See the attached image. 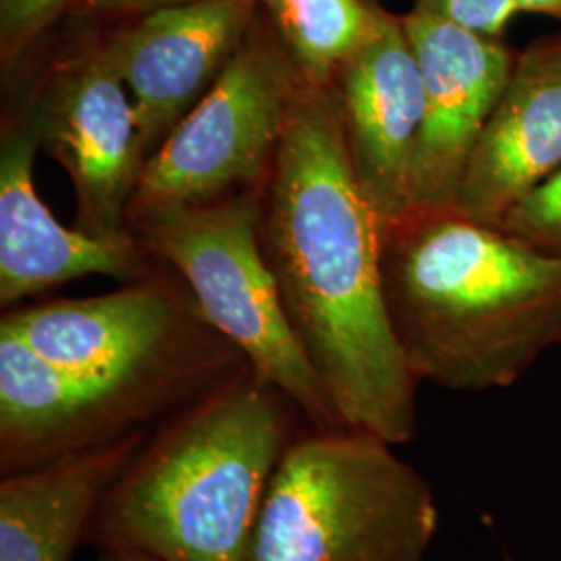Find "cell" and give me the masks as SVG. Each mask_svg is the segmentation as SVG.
<instances>
[{
    "label": "cell",
    "mask_w": 561,
    "mask_h": 561,
    "mask_svg": "<svg viewBox=\"0 0 561 561\" xmlns=\"http://www.w3.org/2000/svg\"><path fill=\"white\" fill-rule=\"evenodd\" d=\"M421 67L424 113L410 164V210H447L482 129L502 99L516 50L422 11L401 15Z\"/></svg>",
    "instance_id": "9c48e42d"
},
{
    "label": "cell",
    "mask_w": 561,
    "mask_h": 561,
    "mask_svg": "<svg viewBox=\"0 0 561 561\" xmlns=\"http://www.w3.org/2000/svg\"><path fill=\"white\" fill-rule=\"evenodd\" d=\"M560 169L561 34L516 55L451 210L502 227L507 213Z\"/></svg>",
    "instance_id": "4fadbf2b"
},
{
    "label": "cell",
    "mask_w": 561,
    "mask_h": 561,
    "mask_svg": "<svg viewBox=\"0 0 561 561\" xmlns=\"http://www.w3.org/2000/svg\"><path fill=\"white\" fill-rule=\"evenodd\" d=\"M331 88L350 161L382 229L410 210V164L424 113L421 67L401 15L379 4L373 32Z\"/></svg>",
    "instance_id": "8fae6325"
},
{
    "label": "cell",
    "mask_w": 561,
    "mask_h": 561,
    "mask_svg": "<svg viewBox=\"0 0 561 561\" xmlns=\"http://www.w3.org/2000/svg\"><path fill=\"white\" fill-rule=\"evenodd\" d=\"M381 231L387 308L419 381L507 389L561 347V254L451 208Z\"/></svg>",
    "instance_id": "7a4b0ae2"
},
{
    "label": "cell",
    "mask_w": 561,
    "mask_h": 561,
    "mask_svg": "<svg viewBox=\"0 0 561 561\" xmlns=\"http://www.w3.org/2000/svg\"><path fill=\"white\" fill-rule=\"evenodd\" d=\"M502 229L545 252L561 254V169L507 213Z\"/></svg>",
    "instance_id": "ac0fdd59"
},
{
    "label": "cell",
    "mask_w": 561,
    "mask_h": 561,
    "mask_svg": "<svg viewBox=\"0 0 561 561\" xmlns=\"http://www.w3.org/2000/svg\"><path fill=\"white\" fill-rule=\"evenodd\" d=\"M439 505L396 445L308 428L262 500L245 561H428Z\"/></svg>",
    "instance_id": "277c9868"
},
{
    "label": "cell",
    "mask_w": 561,
    "mask_h": 561,
    "mask_svg": "<svg viewBox=\"0 0 561 561\" xmlns=\"http://www.w3.org/2000/svg\"><path fill=\"white\" fill-rule=\"evenodd\" d=\"M262 250L289 327L343 428L419 433L416 389L382 285L379 215L350 161L333 88L304 81L262 198Z\"/></svg>",
    "instance_id": "6da1fadb"
},
{
    "label": "cell",
    "mask_w": 561,
    "mask_h": 561,
    "mask_svg": "<svg viewBox=\"0 0 561 561\" xmlns=\"http://www.w3.org/2000/svg\"><path fill=\"white\" fill-rule=\"evenodd\" d=\"M261 219V194L245 190L138 227L144 245L180 273L202 319L240 350L259 381L294 401L310 426L343 428L285 317Z\"/></svg>",
    "instance_id": "8992f818"
},
{
    "label": "cell",
    "mask_w": 561,
    "mask_h": 561,
    "mask_svg": "<svg viewBox=\"0 0 561 561\" xmlns=\"http://www.w3.org/2000/svg\"><path fill=\"white\" fill-rule=\"evenodd\" d=\"M0 329L108 389L146 424L167 421L248 368L240 350L202 319L192 298L159 283L9 308Z\"/></svg>",
    "instance_id": "5b68a950"
},
{
    "label": "cell",
    "mask_w": 561,
    "mask_h": 561,
    "mask_svg": "<svg viewBox=\"0 0 561 561\" xmlns=\"http://www.w3.org/2000/svg\"><path fill=\"white\" fill-rule=\"evenodd\" d=\"M259 0H194L125 18L102 44L134 101L146 161L245 41Z\"/></svg>",
    "instance_id": "30bf717a"
},
{
    "label": "cell",
    "mask_w": 561,
    "mask_h": 561,
    "mask_svg": "<svg viewBox=\"0 0 561 561\" xmlns=\"http://www.w3.org/2000/svg\"><path fill=\"white\" fill-rule=\"evenodd\" d=\"M518 13H537L561 21V0H516Z\"/></svg>",
    "instance_id": "44dd1931"
},
{
    "label": "cell",
    "mask_w": 561,
    "mask_h": 561,
    "mask_svg": "<svg viewBox=\"0 0 561 561\" xmlns=\"http://www.w3.org/2000/svg\"><path fill=\"white\" fill-rule=\"evenodd\" d=\"M96 561H159L136 551H123V549H102L96 556Z\"/></svg>",
    "instance_id": "7402d4cb"
},
{
    "label": "cell",
    "mask_w": 561,
    "mask_h": 561,
    "mask_svg": "<svg viewBox=\"0 0 561 561\" xmlns=\"http://www.w3.org/2000/svg\"><path fill=\"white\" fill-rule=\"evenodd\" d=\"M194 0H88L81 9V13L92 15H106V18H136L148 11H157L164 7H178L187 4Z\"/></svg>",
    "instance_id": "ffe728a7"
},
{
    "label": "cell",
    "mask_w": 561,
    "mask_h": 561,
    "mask_svg": "<svg viewBox=\"0 0 561 561\" xmlns=\"http://www.w3.org/2000/svg\"><path fill=\"white\" fill-rule=\"evenodd\" d=\"M150 437L117 442L44 470L0 481V561H71L106 486Z\"/></svg>",
    "instance_id": "9a60e30c"
},
{
    "label": "cell",
    "mask_w": 561,
    "mask_h": 561,
    "mask_svg": "<svg viewBox=\"0 0 561 561\" xmlns=\"http://www.w3.org/2000/svg\"><path fill=\"white\" fill-rule=\"evenodd\" d=\"M412 9L489 38H502L507 23L518 13L516 0H414Z\"/></svg>",
    "instance_id": "d6986e66"
},
{
    "label": "cell",
    "mask_w": 561,
    "mask_h": 561,
    "mask_svg": "<svg viewBox=\"0 0 561 561\" xmlns=\"http://www.w3.org/2000/svg\"><path fill=\"white\" fill-rule=\"evenodd\" d=\"M301 85L261 9L219 80L144 164L127 222L221 201L268 180Z\"/></svg>",
    "instance_id": "52a82bcc"
},
{
    "label": "cell",
    "mask_w": 561,
    "mask_h": 561,
    "mask_svg": "<svg viewBox=\"0 0 561 561\" xmlns=\"http://www.w3.org/2000/svg\"><path fill=\"white\" fill-rule=\"evenodd\" d=\"M88 0H0V55L4 65L18 60L69 13Z\"/></svg>",
    "instance_id": "e0dca14e"
},
{
    "label": "cell",
    "mask_w": 561,
    "mask_h": 561,
    "mask_svg": "<svg viewBox=\"0 0 561 561\" xmlns=\"http://www.w3.org/2000/svg\"><path fill=\"white\" fill-rule=\"evenodd\" d=\"M301 80L329 88L375 27L377 0H259Z\"/></svg>",
    "instance_id": "2e32d148"
},
{
    "label": "cell",
    "mask_w": 561,
    "mask_h": 561,
    "mask_svg": "<svg viewBox=\"0 0 561 561\" xmlns=\"http://www.w3.org/2000/svg\"><path fill=\"white\" fill-rule=\"evenodd\" d=\"M146 428L96 382L46 360L0 329V477L44 470Z\"/></svg>",
    "instance_id": "7c38bea8"
},
{
    "label": "cell",
    "mask_w": 561,
    "mask_h": 561,
    "mask_svg": "<svg viewBox=\"0 0 561 561\" xmlns=\"http://www.w3.org/2000/svg\"><path fill=\"white\" fill-rule=\"evenodd\" d=\"M27 121L73 185L76 227L127 233L146 157L134 101L102 41L57 62Z\"/></svg>",
    "instance_id": "ba28073f"
},
{
    "label": "cell",
    "mask_w": 561,
    "mask_h": 561,
    "mask_svg": "<svg viewBox=\"0 0 561 561\" xmlns=\"http://www.w3.org/2000/svg\"><path fill=\"white\" fill-rule=\"evenodd\" d=\"M310 426L296 403L243 368L161 422L106 486L83 547L159 561H245L262 500Z\"/></svg>",
    "instance_id": "3957f363"
},
{
    "label": "cell",
    "mask_w": 561,
    "mask_h": 561,
    "mask_svg": "<svg viewBox=\"0 0 561 561\" xmlns=\"http://www.w3.org/2000/svg\"><path fill=\"white\" fill-rule=\"evenodd\" d=\"M41 140L30 121L4 131L0 150V304L13 308L53 287L90 275L140 279L138 240L90 236L57 221L34 185Z\"/></svg>",
    "instance_id": "5bb4252c"
}]
</instances>
